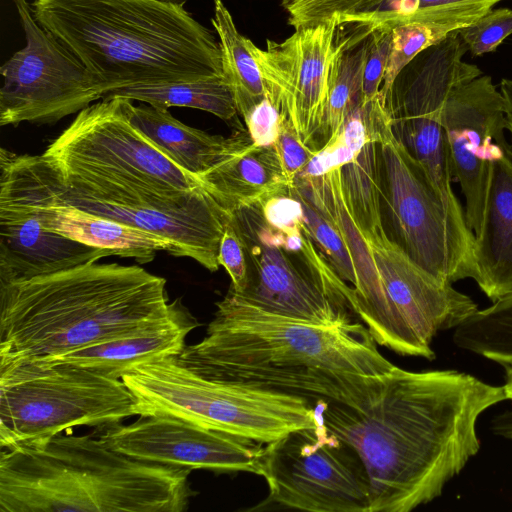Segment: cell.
I'll use <instances>...</instances> for the list:
<instances>
[{
  "mask_svg": "<svg viewBox=\"0 0 512 512\" xmlns=\"http://www.w3.org/2000/svg\"><path fill=\"white\" fill-rule=\"evenodd\" d=\"M505 400L503 385L466 372L394 366L369 400L323 401L322 417L363 461L370 512H409L440 497L478 453L480 416Z\"/></svg>",
  "mask_w": 512,
  "mask_h": 512,
  "instance_id": "cell-1",
  "label": "cell"
},
{
  "mask_svg": "<svg viewBox=\"0 0 512 512\" xmlns=\"http://www.w3.org/2000/svg\"><path fill=\"white\" fill-rule=\"evenodd\" d=\"M216 307L205 337L177 355L208 378L358 406L395 366L362 322L314 324L253 306L231 290Z\"/></svg>",
  "mask_w": 512,
  "mask_h": 512,
  "instance_id": "cell-2",
  "label": "cell"
},
{
  "mask_svg": "<svg viewBox=\"0 0 512 512\" xmlns=\"http://www.w3.org/2000/svg\"><path fill=\"white\" fill-rule=\"evenodd\" d=\"M166 280L136 265L87 263L0 284V361L59 355L173 319Z\"/></svg>",
  "mask_w": 512,
  "mask_h": 512,
  "instance_id": "cell-3",
  "label": "cell"
},
{
  "mask_svg": "<svg viewBox=\"0 0 512 512\" xmlns=\"http://www.w3.org/2000/svg\"><path fill=\"white\" fill-rule=\"evenodd\" d=\"M37 23L112 90L223 77L219 42L163 0H33ZM110 92V91H109Z\"/></svg>",
  "mask_w": 512,
  "mask_h": 512,
  "instance_id": "cell-4",
  "label": "cell"
},
{
  "mask_svg": "<svg viewBox=\"0 0 512 512\" xmlns=\"http://www.w3.org/2000/svg\"><path fill=\"white\" fill-rule=\"evenodd\" d=\"M190 468L140 461L92 435L57 434L0 455V512H182Z\"/></svg>",
  "mask_w": 512,
  "mask_h": 512,
  "instance_id": "cell-5",
  "label": "cell"
},
{
  "mask_svg": "<svg viewBox=\"0 0 512 512\" xmlns=\"http://www.w3.org/2000/svg\"><path fill=\"white\" fill-rule=\"evenodd\" d=\"M42 155L67 188L111 204L173 211L210 194L131 122L123 98L81 110Z\"/></svg>",
  "mask_w": 512,
  "mask_h": 512,
  "instance_id": "cell-6",
  "label": "cell"
},
{
  "mask_svg": "<svg viewBox=\"0 0 512 512\" xmlns=\"http://www.w3.org/2000/svg\"><path fill=\"white\" fill-rule=\"evenodd\" d=\"M121 380L139 416H172L263 444L316 425L322 411V401L202 376L177 355L140 363Z\"/></svg>",
  "mask_w": 512,
  "mask_h": 512,
  "instance_id": "cell-7",
  "label": "cell"
},
{
  "mask_svg": "<svg viewBox=\"0 0 512 512\" xmlns=\"http://www.w3.org/2000/svg\"><path fill=\"white\" fill-rule=\"evenodd\" d=\"M137 415L119 379L96 370L35 360L0 361L2 449L43 443L75 427H104Z\"/></svg>",
  "mask_w": 512,
  "mask_h": 512,
  "instance_id": "cell-8",
  "label": "cell"
},
{
  "mask_svg": "<svg viewBox=\"0 0 512 512\" xmlns=\"http://www.w3.org/2000/svg\"><path fill=\"white\" fill-rule=\"evenodd\" d=\"M231 214L246 250L248 283L240 293L229 290L253 306L314 324L355 321L349 286L319 251L305 222L280 231L266 221L260 201Z\"/></svg>",
  "mask_w": 512,
  "mask_h": 512,
  "instance_id": "cell-9",
  "label": "cell"
},
{
  "mask_svg": "<svg viewBox=\"0 0 512 512\" xmlns=\"http://www.w3.org/2000/svg\"><path fill=\"white\" fill-rule=\"evenodd\" d=\"M367 128L380 148L393 236L422 269L453 284L472 277L475 236L452 215L426 171L395 136L380 94L363 102Z\"/></svg>",
  "mask_w": 512,
  "mask_h": 512,
  "instance_id": "cell-10",
  "label": "cell"
},
{
  "mask_svg": "<svg viewBox=\"0 0 512 512\" xmlns=\"http://www.w3.org/2000/svg\"><path fill=\"white\" fill-rule=\"evenodd\" d=\"M267 497L250 511L370 512V485L356 450L325 424L293 430L265 444Z\"/></svg>",
  "mask_w": 512,
  "mask_h": 512,
  "instance_id": "cell-11",
  "label": "cell"
},
{
  "mask_svg": "<svg viewBox=\"0 0 512 512\" xmlns=\"http://www.w3.org/2000/svg\"><path fill=\"white\" fill-rule=\"evenodd\" d=\"M467 50L459 30L449 33L402 69L385 99L395 136L426 171L452 215L463 222L464 209L452 189L443 112L457 86L482 74L463 61Z\"/></svg>",
  "mask_w": 512,
  "mask_h": 512,
  "instance_id": "cell-12",
  "label": "cell"
},
{
  "mask_svg": "<svg viewBox=\"0 0 512 512\" xmlns=\"http://www.w3.org/2000/svg\"><path fill=\"white\" fill-rule=\"evenodd\" d=\"M26 45L0 68V124H52L79 113L111 91L54 35L43 29L27 0H14Z\"/></svg>",
  "mask_w": 512,
  "mask_h": 512,
  "instance_id": "cell-13",
  "label": "cell"
},
{
  "mask_svg": "<svg viewBox=\"0 0 512 512\" xmlns=\"http://www.w3.org/2000/svg\"><path fill=\"white\" fill-rule=\"evenodd\" d=\"M387 300L390 316L389 349L404 356L435 358L434 337L458 327L479 308L459 292L422 269L387 234L385 228L364 236Z\"/></svg>",
  "mask_w": 512,
  "mask_h": 512,
  "instance_id": "cell-14",
  "label": "cell"
},
{
  "mask_svg": "<svg viewBox=\"0 0 512 512\" xmlns=\"http://www.w3.org/2000/svg\"><path fill=\"white\" fill-rule=\"evenodd\" d=\"M443 128L451 173L465 198V220L477 237L493 162L507 131L504 98L490 76L481 74L452 91L443 112Z\"/></svg>",
  "mask_w": 512,
  "mask_h": 512,
  "instance_id": "cell-15",
  "label": "cell"
},
{
  "mask_svg": "<svg viewBox=\"0 0 512 512\" xmlns=\"http://www.w3.org/2000/svg\"><path fill=\"white\" fill-rule=\"evenodd\" d=\"M332 20L296 29L281 42L267 40L251 50L266 91L289 118L302 141L312 147L323 133L328 103L329 71L339 26Z\"/></svg>",
  "mask_w": 512,
  "mask_h": 512,
  "instance_id": "cell-16",
  "label": "cell"
},
{
  "mask_svg": "<svg viewBox=\"0 0 512 512\" xmlns=\"http://www.w3.org/2000/svg\"><path fill=\"white\" fill-rule=\"evenodd\" d=\"M111 449L166 466L261 475L265 444L167 415H140L131 424L97 428Z\"/></svg>",
  "mask_w": 512,
  "mask_h": 512,
  "instance_id": "cell-17",
  "label": "cell"
},
{
  "mask_svg": "<svg viewBox=\"0 0 512 512\" xmlns=\"http://www.w3.org/2000/svg\"><path fill=\"white\" fill-rule=\"evenodd\" d=\"M112 254L45 228L12 152L0 150V284L72 269Z\"/></svg>",
  "mask_w": 512,
  "mask_h": 512,
  "instance_id": "cell-18",
  "label": "cell"
},
{
  "mask_svg": "<svg viewBox=\"0 0 512 512\" xmlns=\"http://www.w3.org/2000/svg\"><path fill=\"white\" fill-rule=\"evenodd\" d=\"M51 168L55 196L60 201L168 239L173 245V256L189 257L210 272L219 269V246L231 212L211 194L173 211L150 206L116 205L68 189Z\"/></svg>",
  "mask_w": 512,
  "mask_h": 512,
  "instance_id": "cell-19",
  "label": "cell"
},
{
  "mask_svg": "<svg viewBox=\"0 0 512 512\" xmlns=\"http://www.w3.org/2000/svg\"><path fill=\"white\" fill-rule=\"evenodd\" d=\"M42 225L75 241L106 249L112 255L153 261L158 251L172 255V243L147 231L101 217L56 198L52 168L43 155L12 153Z\"/></svg>",
  "mask_w": 512,
  "mask_h": 512,
  "instance_id": "cell-20",
  "label": "cell"
},
{
  "mask_svg": "<svg viewBox=\"0 0 512 512\" xmlns=\"http://www.w3.org/2000/svg\"><path fill=\"white\" fill-rule=\"evenodd\" d=\"M471 279L492 303L512 295V144L506 139L493 162Z\"/></svg>",
  "mask_w": 512,
  "mask_h": 512,
  "instance_id": "cell-21",
  "label": "cell"
},
{
  "mask_svg": "<svg viewBox=\"0 0 512 512\" xmlns=\"http://www.w3.org/2000/svg\"><path fill=\"white\" fill-rule=\"evenodd\" d=\"M306 178L333 217L352 257L356 283L350 308L367 327L378 345L390 346V316L387 300L372 252L345 197L341 167L318 177Z\"/></svg>",
  "mask_w": 512,
  "mask_h": 512,
  "instance_id": "cell-22",
  "label": "cell"
},
{
  "mask_svg": "<svg viewBox=\"0 0 512 512\" xmlns=\"http://www.w3.org/2000/svg\"><path fill=\"white\" fill-rule=\"evenodd\" d=\"M198 321L182 305L170 321L153 328L103 341L67 353L30 359L48 364H72L119 378L140 363L179 355L186 336Z\"/></svg>",
  "mask_w": 512,
  "mask_h": 512,
  "instance_id": "cell-23",
  "label": "cell"
},
{
  "mask_svg": "<svg viewBox=\"0 0 512 512\" xmlns=\"http://www.w3.org/2000/svg\"><path fill=\"white\" fill-rule=\"evenodd\" d=\"M199 179L229 212L291 186L274 145L254 144L242 128L235 148Z\"/></svg>",
  "mask_w": 512,
  "mask_h": 512,
  "instance_id": "cell-24",
  "label": "cell"
},
{
  "mask_svg": "<svg viewBox=\"0 0 512 512\" xmlns=\"http://www.w3.org/2000/svg\"><path fill=\"white\" fill-rule=\"evenodd\" d=\"M131 122L182 169L199 178L237 145L240 130L229 137L211 135L176 119L168 109L127 100Z\"/></svg>",
  "mask_w": 512,
  "mask_h": 512,
  "instance_id": "cell-25",
  "label": "cell"
},
{
  "mask_svg": "<svg viewBox=\"0 0 512 512\" xmlns=\"http://www.w3.org/2000/svg\"><path fill=\"white\" fill-rule=\"evenodd\" d=\"M372 27L341 23L336 32L329 71L328 103L322 138H336L349 113L363 102V73Z\"/></svg>",
  "mask_w": 512,
  "mask_h": 512,
  "instance_id": "cell-26",
  "label": "cell"
},
{
  "mask_svg": "<svg viewBox=\"0 0 512 512\" xmlns=\"http://www.w3.org/2000/svg\"><path fill=\"white\" fill-rule=\"evenodd\" d=\"M123 98L169 109H199L230 122L237 115L232 89L223 77L172 83L132 84L108 92L103 99Z\"/></svg>",
  "mask_w": 512,
  "mask_h": 512,
  "instance_id": "cell-27",
  "label": "cell"
},
{
  "mask_svg": "<svg viewBox=\"0 0 512 512\" xmlns=\"http://www.w3.org/2000/svg\"><path fill=\"white\" fill-rule=\"evenodd\" d=\"M211 24L218 36L223 76L232 89L237 112L244 118L266 95V86L251 50L252 41L240 34L222 0H214Z\"/></svg>",
  "mask_w": 512,
  "mask_h": 512,
  "instance_id": "cell-28",
  "label": "cell"
},
{
  "mask_svg": "<svg viewBox=\"0 0 512 512\" xmlns=\"http://www.w3.org/2000/svg\"><path fill=\"white\" fill-rule=\"evenodd\" d=\"M501 0H384L348 22L388 26L408 22L442 24L452 30L468 26Z\"/></svg>",
  "mask_w": 512,
  "mask_h": 512,
  "instance_id": "cell-29",
  "label": "cell"
},
{
  "mask_svg": "<svg viewBox=\"0 0 512 512\" xmlns=\"http://www.w3.org/2000/svg\"><path fill=\"white\" fill-rule=\"evenodd\" d=\"M382 180L379 144L369 132L360 152L341 167L343 191L364 236L384 228L380 205L384 191Z\"/></svg>",
  "mask_w": 512,
  "mask_h": 512,
  "instance_id": "cell-30",
  "label": "cell"
},
{
  "mask_svg": "<svg viewBox=\"0 0 512 512\" xmlns=\"http://www.w3.org/2000/svg\"><path fill=\"white\" fill-rule=\"evenodd\" d=\"M453 342L502 367L512 364V295L478 309L455 328Z\"/></svg>",
  "mask_w": 512,
  "mask_h": 512,
  "instance_id": "cell-31",
  "label": "cell"
},
{
  "mask_svg": "<svg viewBox=\"0 0 512 512\" xmlns=\"http://www.w3.org/2000/svg\"><path fill=\"white\" fill-rule=\"evenodd\" d=\"M288 190L302 205L305 223L315 245L337 275L349 286L352 297L356 283L355 270L340 228L306 178L297 177Z\"/></svg>",
  "mask_w": 512,
  "mask_h": 512,
  "instance_id": "cell-32",
  "label": "cell"
},
{
  "mask_svg": "<svg viewBox=\"0 0 512 512\" xmlns=\"http://www.w3.org/2000/svg\"><path fill=\"white\" fill-rule=\"evenodd\" d=\"M453 31L445 25L423 22H408L392 27L391 51L380 89L383 102L402 69L419 53L442 41Z\"/></svg>",
  "mask_w": 512,
  "mask_h": 512,
  "instance_id": "cell-33",
  "label": "cell"
},
{
  "mask_svg": "<svg viewBox=\"0 0 512 512\" xmlns=\"http://www.w3.org/2000/svg\"><path fill=\"white\" fill-rule=\"evenodd\" d=\"M362 103L349 113L336 138L317 151L298 177L322 176L356 157L369 138Z\"/></svg>",
  "mask_w": 512,
  "mask_h": 512,
  "instance_id": "cell-34",
  "label": "cell"
},
{
  "mask_svg": "<svg viewBox=\"0 0 512 512\" xmlns=\"http://www.w3.org/2000/svg\"><path fill=\"white\" fill-rule=\"evenodd\" d=\"M384 0H282L288 23L299 29L332 20L339 24L365 14Z\"/></svg>",
  "mask_w": 512,
  "mask_h": 512,
  "instance_id": "cell-35",
  "label": "cell"
},
{
  "mask_svg": "<svg viewBox=\"0 0 512 512\" xmlns=\"http://www.w3.org/2000/svg\"><path fill=\"white\" fill-rule=\"evenodd\" d=\"M459 34L472 56L494 51L512 34V10H489L468 26L459 29Z\"/></svg>",
  "mask_w": 512,
  "mask_h": 512,
  "instance_id": "cell-36",
  "label": "cell"
},
{
  "mask_svg": "<svg viewBox=\"0 0 512 512\" xmlns=\"http://www.w3.org/2000/svg\"><path fill=\"white\" fill-rule=\"evenodd\" d=\"M370 25V24H369ZM363 73V102L380 93L392 44V28L372 26Z\"/></svg>",
  "mask_w": 512,
  "mask_h": 512,
  "instance_id": "cell-37",
  "label": "cell"
},
{
  "mask_svg": "<svg viewBox=\"0 0 512 512\" xmlns=\"http://www.w3.org/2000/svg\"><path fill=\"white\" fill-rule=\"evenodd\" d=\"M273 145L282 170L291 186L320 149L305 144L287 116H284L282 120L279 135Z\"/></svg>",
  "mask_w": 512,
  "mask_h": 512,
  "instance_id": "cell-38",
  "label": "cell"
},
{
  "mask_svg": "<svg viewBox=\"0 0 512 512\" xmlns=\"http://www.w3.org/2000/svg\"><path fill=\"white\" fill-rule=\"evenodd\" d=\"M218 262L231 278L230 289L242 292L248 283V263L243 240L231 218L226 224L218 251Z\"/></svg>",
  "mask_w": 512,
  "mask_h": 512,
  "instance_id": "cell-39",
  "label": "cell"
},
{
  "mask_svg": "<svg viewBox=\"0 0 512 512\" xmlns=\"http://www.w3.org/2000/svg\"><path fill=\"white\" fill-rule=\"evenodd\" d=\"M284 114L266 91L265 97L244 117L252 142L273 145L279 135Z\"/></svg>",
  "mask_w": 512,
  "mask_h": 512,
  "instance_id": "cell-40",
  "label": "cell"
},
{
  "mask_svg": "<svg viewBox=\"0 0 512 512\" xmlns=\"http://www.w3.org/2000/svg\"><path fill=\"white\" fill-rule=\"evenodd\" d=\"M500 92L504 98L507 118V131L512 144V80L503 79L500 83Z\"/></svg>",
  "mask_w": 512,
  "mask_h": 512,
  "instance_id": "cell-41",
  "label": "cell"
},
{
  "mask_svg": "<svg viewBox=\"0 0 512 512\" xmlns=\"http://www.w3.org/2000/svg\"><path fill=\"white\" fill-rule=\"evenodd\" d=\"M505 372V382L503 387L505 389L507 399L512 401V364L503 366Z\"/></svg>",
  "mask_w": 512,
  "mask_h": 512,
  "instance_id": "cell-42",
  "label": "cell"
},
{
  "mask_svg": "<svg viewBox=\"0 0 512 512\" xmlns=\"http://www.w3.org/2000/svg\"><path fill=\"white\" fill-rule=\"evenodd\" d=\"M174 3H177V4H180V5H185V3L188 1V0H170Z\"/></svg>",
  "mask_w": 512,
  "mask_h": 512,
  "instance_id": "cell-43",
  "label": "cell"
}]
</instances>
